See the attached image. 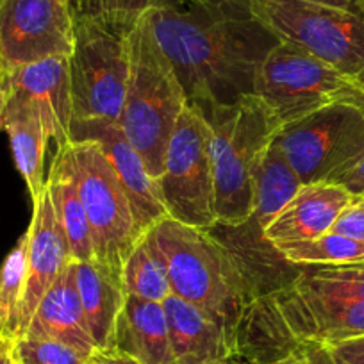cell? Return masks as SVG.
Returning a JSON list of instances; mask_svg holds the SVG:
<instances>
[{"mask_svg": "<svg viewBox=\"0 0 364 364\" xmlns=\"http://www.w3.org/2000/svg\"><path fill=\"white\" fill-rule=\"evenodd\" d=\"M141 18L198 109L252 95L262 61L279 43L252 15L250 0H178Z\"/></svg>", "mask_w": 364, "mask_h": 364, "instance_id": "obj_1", "label": "cell"}, {"mask_svg": "<svg viewBox=\"0 0 364 364\" xmlns=\"http://www.w3.org/2000/svg\"><path fill=\"white\" fill-rule=\"evenodd\" d=\"M293 272L254 293L245 307L237 357L277 359L302 345L364 336V261L293 264Z\"/></svg>", "mask_w": 364, "mask_h": 364, "instance_id": "obj_2", "label": "cell"}, {"mask_svg": "<svg viewBox=\"0 0 364 364\" xmlns=\"http://www.w3.org/2000/svg\"><path fill=\"white\" fill-rule=\"evenodd\" d=\"M146 232L168 269L171 295L208 313L223 328L237 357V336L252 286L236 255L211 230L170 216Z\"/></svg>", "mask_w": 364, "mask_h": 364, "instance_id": "obj_3", "label": "cell"}, {"mask_svg": "<svg viewBox=\"0 0 364 364\" xmlns=\"http://www.w3.org/2000/svg\"><path fill=\"white\" fill-rule=\"evenodd\" d=\"M211 129L216 225L240 227L254 211V178L282 124L255 93L200 109Z\"/></svg>", "mask_w": 364, "mask_h": 364, "instance_id": "obj_4", "label": "cell"}, {"mask_svg": "<svg viewBox=\"0 0 364 364\" xmlns=\"http://www.w3.org/2000/svg\"><path fill=\"white\" fill-rule=\"evenodd\" d=\"M127 47L129 79L118 124L157 181L188 99L173 66L157 47L141 16L129 31Z\"/></svg>", "mask_w": 364, "mask_h": 364, "instance_id": "obj_5", "label": "cell"}, {"mask_svg": "<svg viewBox=\"0 0 364 364\" xmlns=\"http://www.w3.org/2000/svg\"><path fill=\"white\" fill-rule=\"evenodd\" d=\"M250 11L279 41L309 52L364 90V16L302 0H250Z\"/></svg>", "mask_w": 364, "mask_h": 364, "instance_id": "obj_6", "label": "cell"}, {"mask_svg": "<svg viewBox=\"0 0 364 364\" xmlns=\"http://www.w3.org/2000/svg\"><path fill=\"white\" fill-rule=\"evenodd\" d=\"M131 27L77 16L68 58L73 120H120L129 79Z\"/></svg>", "mask_w": 364, "mask_h": 364, "instance_id": "obj_7", "label": "cell"}, {"mask_svg": "<svg viewBox=\"0 0 364 364\" xmlns=\"http://www.w3.org/2000/svg\"><path fill=\"white\" fill-rule=\"evenodd\" d=\"M273 141L302 184L338 182L364 154V113L338 100L282 125Z\"/></svg>", "mask_w": 364, "mask_h": 364, "instance_id": "obj_8", "label": "cell"}, {"mask_svg": "<svg viewBox=\"0 0 364 364\" xmlns=\"http://www.w3.org/2000/svg\"><path fill=\"white\" fill-rule=\"evenodd\" d=\"M157 186L170 218L204 230L215 229L211 129L204 113L191 104L175 124Z\"/></svg>", "mask_w": 364, "mask_h": 364, "instance_id": "obj_9", "label": "cell"}, {"mask_svg": "<svg viewBox=\"0 0 364 364\" xmlns=\"http://www.w3.org/2000/svg\"><path fill=\"white\" fill-rule=\"evenodd\" d=\"M70 145L95 261L124 273L125 261L141 237L131 202L99 143L77 139Z\"/></svg>", "mask_w": 364, "mask_h": 364, "instance_id": "obj_10", "label": "cell"}, {"mask_svg": "<svg viewBox=\"0 0 364 364\" xmlns=\"http://www.w3.org/2000/svg\"><path fill=\"white\" fill-rule=\"evenodd\" d=\"M360 91L331 65L286 41H279L266 55L254 87L282 125L338 100H350Z\"/></svg>", "mask_w": 364, "mask_h": 364, "instance_id": "obj_11", "label": "cell"}, {"mask_svg": "<svg viewBox=\"0 0 364 364\" xmlns=\"http://www.w3.org/2000/svg\"><path fill=\"white\" fill-rule=\"evenodd\" d=\"M75 20L73 0H0V73L70 58Z\"/></svg>", "mask_w": 364, "mask_h": 364, "instance_id": "obj_12", "label": "cell"}, {"mask_svg": "<svg viewBox=\"0 0 364 364\" xmlns=\"http://www.w3.org/2000/svg\"><path fill=\"white\" fill-rule=\"evenodd\" d=\"M77 139H93L102 146L131 202L136 227L141 236L159 220L168 216L157 181L149 173L141 156L129 141L118 122L72 120L70 141Z\"/></svg>", "mask_w": 364, "mask_h": 364, "instance_id": "obj_13", "label": "cell"}, {"mask_svg": "<svg viewBox=\"0 0 364 364\" xmlns=\"http://www.w3.org/2000/svg\"><path fill=\"white\" fill-rule=\"evenodd\" d=\"M27 234H29L27 281L22 307H20L18 338L26 334L31 318L45 293L58 281L63 269L73 261L66 234L55 216L47 184L41 190L40 197L33 200V220Z\"/></svg>", "mask_w": 364, "mask_h": 364, "instance_id": "obj_14", "label": "cell"}, {"mask_svg": "<svg viewBox=\"0 0 364 364\" xmlns=\"http://www.w3.org/2000/svg\"><path fill=\"white\" fill-rule=\"evenodd\" d=\"M0 91L15 93L40 107L48 134L65 146L73 120L68 58H50L0 73Z\"/></svg>", "mask_w": 364, "mask_h": 364, "instance_id": "obj_15", "label": "cell"}, {"mask_svg": "<svg viewBox=\"0 0 364 364\" xmlns=\"http://www.w3.org/2000/svg\"><path fill=\"white\" fill-rule=\"evenodd\" d=\"M357 198L334 182L302 184L288 204L264 227L262 237L272 247L309 241L331 232L336 220Z\"/></svg>", "mask_w": 364, "mask_h": 364, "instance_id": "obj_16", "label": "cell"}, {"mask_svg": "<svg viewBox=\"0 0 364 364\" xmlns=\"http://www.w3.org/2000/svg\"><path fill=\"white\" fill-rule=\"evenodd\" d=\"M23 336L38 339H55V341L66 343L80 350L87 357L97 352V346L91 339L90 328L84 318L79 289H77L75 259L63 269L58 281L40 300Z\"/></svg>", "mask_w": 364, "mask_h": 364, "instance_id": "obj_17", "label": "cell"}, {"mask_svg": "<svg viewBox=\"0 0 364 364\" xmlns=\"http://www.w3.org/2000/svg\"><path fill=\"white\" fill-rule=\"evenodd\" d=\"M0 131L8 134L16 168L26 181L31 198L36 200L47 184L43 159L52 139L40 107L15 93L0 91Z\"/></svg>", "mask_w": 364, "mask_h": 364, "instance_id": "obj_18", "label": "cell"}, {"mask_svg": "<svg viewBox=\"0 0 364 364\" xmlns=\"http://www.w3.org/2000/svg\"><path fill=\"white\" fill-rule=\"evenodd\" d=\"M175 364H220L234 359L223 328L193 304L170 295L163 302Z\"/></svg>", "mask_w": 364, "mask_h": 364, "instance_id": "obj_19", "label": "cell"}, {"mask_svg": "<svg viewBox=\"0 0 364 364\" xmlns=\"http://www.w3.org/2000/svg\"><path fill=\"white\" fill-rule=\"evenodd\" d=\"M75 282L97 350L114 348L118 318L127 299L122 273L95 259L75 261Z\"/></svg>", "mask_w": 364, "mask_h": 364, "instance_id": "obj_20", "label": "cell"}, {"mask_svg": "<svg viewBox=\"0 0 364 364\" xmlns=\"http://www.w3.org/2000/svg\"><path fill=\"white\" fill-rule=\"evenodd\" d=\"M114 348L139 364H175L163 304L127 295L117 323Z\"/></svg>", "mask_w": 364, "mask_h": 364, "instance_id": "obj_21", "label": "cell"}, {"mask_svg": "<svg viewBox=\"0 0 364 364\" xmlns=\"http://www.w3.org/2000/svg\"><path fill=\"white\" fill-rule=\"evenodd\" d=\"M47 190L54 205L55 216L61 223L68 240L72 257L75 261H91L95 259L91 230L87 223L86 211L80 200L79 184H77L75 161H73L72 145L58 146L50 170L47 175Z\"/></svg>", "mask_w": 364, "mask_h": 364, "instance_id": "obj_22", "label": "cell"}, {"mask_svg": "<svg viewBox=\"0 0 364 364\" xmlns=\"http://www.w3.org/2000/svg\"><path fill=\"white\" fill-rule=\"evenodd\" d=\"M300 186L302 182L299 175L289 166L277 143L273 141L262 156L254 178V211L240 229L254 240H264V227L288 204Z\"/></svg>", "mask_w": 364, "mask_h": 364, "instance_id": "obj_23", "label": "cell"}, {"mask_svg": "<svg viewBox=\"0 0 364 364\" xmlns=\"http://www.w3.org/2000/svg\"><path fill=\"white\" fill-rule=\"evenodd\" d=\"M124 289L127 295L163 304L171 295L170 277L163 257L149 232L143 234L124 264Z\"/></svg>", "mask_w": 364, "mask_h": 364, "instance_id": "obj_24", "label": "cell"}, {"mask_svg": "<svg viewBox=\"0 0 364 364\" xmlns=\"http://www.w3.org/2000/svg\"><path fill=\"white\" fill-rule=\"evenodd\" d=\"M27 250L29 234L26 230L0 266V334L11 339L18 338L20 307L27 281Z\"/></svg>", "mask_w": 364, "mask_h": 364, "instance_id": "obj_25", "label": "cell"}, {"mask_svg": "<svg viewBox=\"0 0 364 364\" xmlns=\"http://www.w3.org/2000/svg\"><path fill=\"white\" fill-rule=\"evenodd\" d=\"M277 254L289 264H346L364 261V243L338 232H327L316 240L275 245Z\"/></svg>", "mask_w": 364, "mask_h": 364, "instance_id": "obj_26", "label": "cell"}, {"mask_svg": "<svg viewBox=\"0 0 364 364\" xmlns=\"http://www.w3.org/2000/svg\"><path fill=\"white\" fill-rule=\"evenodd\" d=\"M178 0H77V16L102 20L114 26L132 27L146 11L170 6Z\"/></svg>", "mask_w": 364, "mask_h": 364, "instance_id": "obj_27", "label": "cell"}, {"mask_svg": "<svg viewBox=\"0 0 364 364\" xmlns=\"http://www.w3.org/2000/svg\"><path fill=\"white\" fill-rule=\"evenodd\" d=\"M13 359L16 364H86L90 357L80 350L55 339H13Z\"/></svg>", "mask_w": 364, "mask_h": 364, "instance_id": "obj_28", "label": "cell"}, {"mask_svg": "<svg viewBox=\"0 0 364 364\" xmlns=\"http://www.w3.org/2000/svg\"><path fill=\"white\" fill-rule=\"evenodd\" d=\"M331 232L343 234L364 243V195H357L355 200L336 220Z\"/></svg>", "mask_w": 364, "mask_h": 364, "instance_id": "obj_29", "label": "cell"}, {"mask_svg": "<svg viewBox=\"0 0 364 364\" xmlns=\"http://www.w3.org/2000/svg\"><path fill=\"white\" fill-rule=\"evenodd\" d=\"M255 364H336L332 359L331 352L325 345H318V343H311V345H302L299 348L291 350V352L284 353L277 359L266 360V363H255Z\"/></svg>", "mask_w": 364, "mask_h": 364, "instance_id": "obj_30", "label": "cell"}, {"mask_svg": "<svg viewBox=\"0 0 364 364\" xmlns=\"http://www.w3.org/2000/svg\"><path fill=\"white\" fill-rule=\"evenodd\" d=\"M325 346L336 364H364V336Z\"/></svg>", "mask_w": 364, "mask_h": 364, "instance_id": "obj_31", "label": "cell"}, {"mask_svg": "<svg viewBox=\"0 0 364 364\" xmlns=\"http://www.w3.org/2000/svg\"><path fill=\"white\" fill-rule=\"evenodd\" d=\"M350 100H352V102H355L364 113V91L357 93V95L352 97ZM336 184H341V186H345L346 190L352 191L353 195H364V154H363V157H360V159L357 161V163L353 164V166L350 168L345 175H341V177L338 178V182H336Z\"/></svg>", "mask_w": 364, "mask_h": 364, "instance_id": "obj_32", "label": "cell"}, {"mask_svg": "<svg viewBox=\"0 0 364 364\" xmlns=\"http://www.w3.org/2000/svg\"><path fill=\"white\" fill-rule=\"evenodd\" d=\"M86 364H139L138 360L132 359L127 353L120 352L117 348L109 350H97L93 355L87 359Z\"/></svg>", "mask_w": 364, "mask_h": 364, "instance_id": "obj_33", "label": "cell"}, {"mask_svg": "<svg viewBox=\"0 0 364 364\" xmlns=\"http://www.w3.org/2000/svg\"><path fill=\"white\" fill-rule=\"evenodd\" d=\"M302 2L327 6V8L341 9V11L353 13L357 16H364V0H302Z\"/></svg>", "mask_w": 364, "mask_h": 364, "instance_id": "obj_34", "label": "cell"}, {"mask_svg": "<svg viewBox=\"0 0 364 364\" xmlns=\"http://www.w3.org/2000/svg\"><path fill=\"white\" fill-rule=\"evenodd\" d=\"M0 364H16L13 359V339L0 334Z\"/></svg>", "mask_w": 364, "mask_h": 364, "instance_id": "obj_35", "label": "cell"}, {"mask_svg": "<svg viewBox=\"0 0 364 364\" xmlns=\"http://www.w3.org/2000/svg\"><path fill=\"white\" fill-rule=\"evenodd\" d=\"M220 364H230V360H225V363H220Z\"/></svg>", "mask_w": 364, "mask_h": 364, "instance_id": "obj_36", "label": "cell"}, {"mask_svg": "<svg viewBox=\"0 0 364 364\" xmlns=\"http://www.w3.org/2000/svg\"><path fill=\"white\" fill-rule=\"evenodd\" d=\"M75 2H77V0H73V4H75Z\"/></svg>", "mask_w": 364, "mask_h": 364, "instance_id": "obj_37", "label": "cell"}]
</instances>
